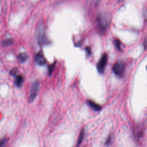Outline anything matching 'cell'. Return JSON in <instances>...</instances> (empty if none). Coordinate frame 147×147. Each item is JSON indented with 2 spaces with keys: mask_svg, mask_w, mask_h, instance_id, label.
Instances as JSON below:
<instances>
[{
  "mask_svg": "<svg viewBox=\"0 0 147 147\" xmlns=\"http://www.w3.org/2000/svg\"><path fill=\"white\" fill-rule=\"evenodd\" d=\"M125 69V63L122 61H118L116 62L113 67V71L114 73L119 77L123 76Z\"/></svg>",
  "mask_w": 147,
  "mask_h": 147,
  "instance_id": "obj_1",
  "label": "cell"
},
{
  "mask_svg": "<svg viewBox=\"0 0 147 147\" xmlns=\"http://www.w3.org/2000/svg\"><path fill=\"white\" fill-rule=\"evenodd\" d=\"M107 61H108V56L106 53H105L102 55V56L101 57V58L100 59L99 61H98L96 65L97 69L99 73L103 74L104 72Z\"/></svg>",
  "mask_w": 147,
  "mask_h": 147,
  "instance_id": "obj_2",
  "label": "cell"
},
{
  "mask_svg": "<svg viewBox=\"0 0 147 147\" xmlns=\"http://www.w3.org/2000/svg\"><path fill=\"white\" fill-rule=\"evenodd\" d=\"M39 87H40V84L38 82H35L33 83L31 87L29 96L28 98V100L29 102H33L34 99L36 98L39 89Z\"/></svg>",
  "mask_w": 147,
  "mask_h": 147,
  "instance_id": "obj_3",
  "label": "cell"
},
{
  "mask_svg": "<svg viewBox=\"0 0 147 147\" xmlns=\"http://www.w3.org/2000/svg\"><path fill=\"white\" fill-rule=\"evenodd\" d=\"M98 29L102 32H105L108 25L109 21L106 17L103 16H99L98 17Z\"/></svg>",
  "mask_w": 147,
  "mask_h": 147,
  "instance_id": "obj_4",
  "label": "cell"
},
{
  "mask_svg": "<svg viewBox=\"0 0 147 147\" xmlns=\"http://www.w3.org/2000/svg\"><path fill=\"white\" fill-rule=\"evenodd\" d=\"M37 41L40 45H45L49 42L48 40L46 37V36L44 34L43 27L41 26L39 27L38 34H37Z\"/></svg>",
  "mask_w": 147,
  "mask_h": 147,
  "instance_id": "obj_5",
  "label": "cell"
},
{
  "mask_svg": "<svg viewBox=\"0 0 147 147\" xmlns=\"http://www.w3.org/2000/svg\"><path fill=\"white\" fill-rule=\"evenodd\" d=\"M35 60L36 63L40 65H44V64H45L47 61L46 59L41 51H40L37 53L35 57Z\"/></svg>",
  "mask_w": 147,
  "mask_h": 147,
  "instance_id": "obj_6",
  "label": "cell"
},
{
  "mask_svg": "<svg viewBox=\"0 0 147 147\" xmlns=\"http://www.w3.org/2000/svg\"><path fill=\"white\" fill-rule=\"evenodd\" d=\"M87 103L91 109H92L95 111H100L102 109V106H100V105H99L98 104H97L96 103L94 102L92 100H87Z\"/></svg>",
  "mask_w": 147,
  "mask_h": 147,
  "instance_id": "obj_7",
  "label": "cell"
},
{
  "mask_svg": "<svg viewBox=\"0 0 147 147\" xmlns=\"http://www.w3.org/2000/svg\"><path fill=\"white\" fill-rule=\"evenodd\" d=\"M28 55L25 52H22L20 53L17 56V59L20 63H24L28 59Z\"/></svg>",
  "mask_w": 147,
  "mask_h": 147,
  "instance_id": "obj_8",
  "label": "cell"
},
{
  "mask_svg": "<svg viewBox=\"0 0 147 147\" xmlns=\"http://www.w3.org/2000/svg\"><path fill=\"white\" fill-rule=\"evenodd\" d=\"M24 82V78L21 75H18L16 76L15 80V84L17 87H21Z\"/></svg>",
  "mask_w": 147,
  "mask_h": 147,
  "instance_id": "obj_9",
  "label": "cell"
},
{
  "mask_svg": "<svg viewBox=\"0 0 147 147\" xmlns=\"http://www.w3.org/2000/svg\"><path fill=\"white\" fill-rule=\"evenodd\" d=\"M84 129H82V130L81 131V132H80V134L79 136L77 146H79L82 143V141H83V137H84Z\"/></svg>",
  "mask_w": 147,
  "mask_h": 147,
  "instance_id": "obj_10",
  "label": "cell"
},
{
  "mask_svg": "<svg viewBox=\"0 0 147 147\" xmlns=\"http://www.w3.org/2000/svg\"><path fill=\"white\" fill-rule=\"evenodd\" d=\"M13 40L11 39V38H9V39H6V40H5L3 41L2 42V45L3 46H9L10 45H11L13 44Z\"/></svg>",
  "mask_w": 147,
  "mask_h": 147,
  "instance_id": "obj_11",
  "label": "cell"
},
{
  "mask_svg": "<svg viewBox=\"0 0 147 147\" xmlns=\"http://www.w3.org/2000/svg\"><path fill=\"white\" fill-rule=\"evenodd\" d=\"M114 44H115V45L117 47V48L119 50H120L121 49V42H120V41L118 39H115L114 40Z\"/></svg>",
  "mask_w": 147,
  "mask_h": 147,
  "instance_id": "obj_12",
  "label": "cell"
},
{
  "mask_svg": "<svg viewBox=\"0 0 147 147\" xmlns=\"http://www.w3.org/2000/svg\"><path fill=\"white\" fill-rule=\"evenodd\" d=\"M17 73H18V69H17V68H13V69H11V70L10 71V74L11 75L14 76H16V75L17 74Z\"/></svg>",
  "mask_w": 147,
  "mask_h": 147,
  "instance_id": "obj_13",
  "label": "cell"
},
{
  "mask_svg": "<svg viewBox=\"0 0 147 147\" xmlns=\"http://www.w3.org/2000/svg\"><path fill=\"white\" fill-rule=\"evenodd\" d=\"M54 67H55V64H53L52 65H51L49 66V75L51 74V73L52 72L53 69H54Z\"/></svg>",
  "mask_w": 147,
  "mask_h": 147,
  "instance_id": "obj_14",
  "label": "cell"
},
{
  "mask_svg": "<svg viewBox=\"0 0 147 147\" xmlns=\"http://www.w3.org/2000/svg\"><path fill=\"white\" fill-rule=\"evenodd\" d=\"M6 141H7V140H6V139L5 138H4L3 139H2V140H1V142H0V146H1V147H2V146H5V144L6 143Z\"/></svg>",
  "mask_w": 147,
  "mask_h": 147,
  "instance_id": "obj_15",
  "label": "cell"
},
{
  "mask_svg": "<svg viewBox=\"0 0 147 147\" xmlns=\"http://www.w3.org/2000/svg\"><path fill=\"white\" fill-rule=\"evenodd\" d=\"M119 1V2H122V1H123V0H118Z\"/></svg>",
  "mask_w": 147,
  "mask_h": 147,
  "instance_id": "obj_16",
  "label": "cell"
},
{
  "mask_svg": "<svg viewBox=\"0 0 147 147\" xmlns=\"http://www.w3.org/2000/svg\"><path fill=\"white\" fill-rule=\"evenodd\" d=\"M146 68H147V67H146Z\"/></svg>",
  "mask_w": 147,
  "mask_h": 147,
  "instance_id": "obj_17",
  "label": "cell"
}]
</instances>
